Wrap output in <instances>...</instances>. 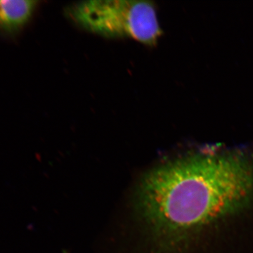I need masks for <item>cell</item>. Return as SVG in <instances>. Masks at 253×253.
I'll return each mask as SVG.
<instances>
[{"mask_svg":"<svg viewBox=\"0 0 253 253\" xmlns=\"http://www.w3.org/2000/svg\"><path fill=\"white\" fill-rule=\"evenodd\" d=\"M68 17L78 26L108 38H129L156 44L162 35L152 2L130 0H94L68 6Z\"/></svg>","mask_w":253,"mask_h":253,"instance_id":"7a4b0ae2","label":"cell"},{"mask_svg":"<svg viewBox=\"0 0 253 253\" xmlns=\"http://www.w3.org/2000/svg\"><path fill=\"white\" fill-rule=\"evenodd\" d=\"M38 1L0 0V35L16 34L31 21Z\"/></svg>","mask_w":253,"mask_h":253,"instance_id":"3957f363","label":"cell"},{"mask_svg":"<svg viewBox=\"0 0 253 253\" xmlns=\"http://www.w3.org/2000/svg\"><path fill=\"white\" fill-rule=\"evenodd\" d=\"M253 198V162L242 152L196 153L146 173L136 205L160 244L172 246L238 212Z\"/></svg>","mask_w":253,"mask_h":253,"instance_id":"6da1fadb","label":"cell"}]
</instances>
